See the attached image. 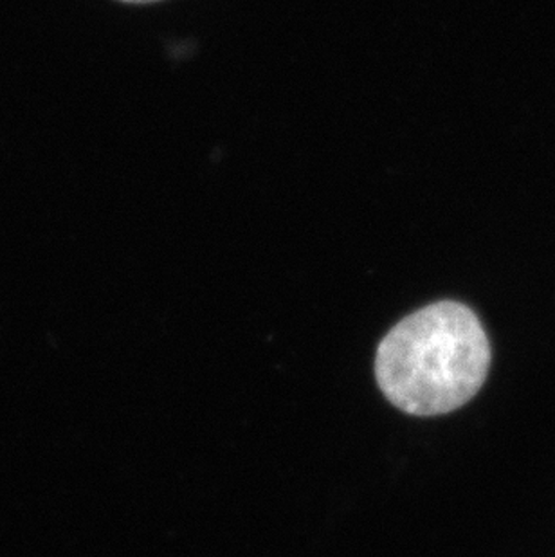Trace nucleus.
<instances>
[{"instance_id":"f257e3e1","label":"nucleus","mask_w":555,"mask_h":557,"mask_svg":"<svg viewBox=\"0 0 555 557\" xmlns=\"http://www.w3.org/2000/svg\"><path fill=\"white\" fill-rule=\"evenodd\" d=\"M491 367L482 323L458 301H439L393 326L378 348L384 397L409 416H444L480 392Z\"/></svg>"},{"instance_id":"f03ea898","label":"nucleus","mask_w":555,"mask_h":557,"mask_svg":"<svg viewBox=\"0 0 555 557\" xmlns=\"http://www.w3.org/2000/svg\"><path fill=\"white\" fill-rule=\"evenodd\" d=\"M120 2H126V4H152V2H159V0H120Z\"/></svg>"}]
</instances>
